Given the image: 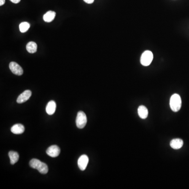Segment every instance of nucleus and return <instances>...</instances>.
Listing matches in <instances>:
<instances>
[{
    "mask_svg": "<svg viewBox=\"0 0 189 189\" xmlns=\"http://www.w3.org/2000/svg\"><path fill=\"white\" fill-rule=\"evenodd\" d=\"M182 101L179 94H172L170 100V106L172 111L177 112L181 109Z\"/></svg>",
    "mask_w": 189,
    "mask_h": 189,
    "instance_id": "obj_2",
    "label": "nucleus"
},
{
    "mask_svg": "<svg viewBox=\"0 0 189 189\" xmlns=\"http://www.w3.org/2000/svg\"><path fill=\"white\" fill-rule=\"evenodd\" d=\"M61 150L57 146L53 145L47 149L46 154L50 157L55 158L59 155Z\"/></svg>",
    "mask_w": 189,
    "mask_h": 189,
    "instance_id": "obj_7",
    "label": "nucleus"
},
{
    "mask_svg": "<svg viewBox=\"0 0 189 189\" xmlns=\"http://www.w3.org/2000/svg\"><path fill=\"white\" fill-rule=\"evenodd\" d=\"M56 105L54 101L51 100L48 102L46 107V111L49 115H52L56 111Z\"/></svg>",
    "mask_w": 189,
    "mask_h": 189,
    "instance_id": "obj_10",
    "label": "nucleus"
},
{
    "mask_svg": "<svg viewBox=\"0 0 189 189\" xmlns=\"http://www.w3.org/2000/svg\"><path fill=\"white\" fill-rule=\"evenodd\" d=\"M138 113L140 118L143 119L147 118L148 116V111L147 108L143 105L140 106L138 108Z\"/></svg>",
    "mask_w": 189,
    "mask_h": 189,
    "instance_id": "obj_12",
    "label": "nucleus"
},
{
    "mask_svg": "<svg viewBox=\"0 0 189 189\" xmlns=\"http://www.w3.org/2000/svg\"><path fill=\"white\" fill-rule=\"evenodd\" d=\"M30 27V25L29 23L26 22H22L21 24H19V25L20 32L21 33L26 32L28 30Z\"/></svg>",
    "mask_w": 189,
    "mask_h": 189,
    "instance_id": "obj_16",
    "label": "nucleus"
},
{
    "mask_svg": "<svg viewBox=\"0 0 189 189\" xmlns=\"http://www.w3.org/2000/svg\"><path fill=\"white\" fill-rule=\"evenodd\" d=\"M55 16H56V13L55 12L52 11H48L44 15V21L46 22H51L54 20Z\"/></svg>",
    "mask_w": 189,
    "mask_h": 189,
    "instance_id": "obj_14",
    "label": "nucleus"
},
{
    "mask_svg": "<svg viewBox=\"0 0 189 189\" xmlns=\"http://www.w3.org/2000/svg\"><path fill=\"white\" fill-rule=\"evenodd\" d=\"M153 58L154 56L152 52L150 51H146L141 55L140 62L143 66H149L152 62Z\"/></svg>",
    "mask_w": 189,
    "mask_h": 189,
    "instance_id": "obj_3",
    "label": "nucleus"
},
{
    "mask_svg": "<svg viewBox=\"0 0 189 189\" xmlns=\"http://www.w3.org/2000/svg\"><path fill=\"white\" fill-rule=\"evenodd\" d=\"M84 1L86 3L88 4L93 3L94 1V0H84Z\"/></svg>",
    "mask_w": 189,
    "mask_h": 189,
    "instance_id": "obj_17",
    "label": "nucleus"
},
{
    "mask_svg": "<svg viewBox=\"0 0 189 189\" xmlns=\"http://www.w3.org/2000/svg\"><path fill=\"white\" fill-rule=\"evenodd\" d=\"M32 95V92L30 90H26L23 93H22L17 99V103L19 104L25 103L27 101Z\"/></svg>",
    "mask_w": 189,
    "mask_h": 189,
    "instance_id": "obj_8",
    "label": "nucleus"
},
{
    "mask_svg": "<svg viewBox=\"0 0 189 189\" xmlns=\"http://www.w3.org/2000/svg\"><path fill=\"white\" fill-rule=\"evenodd\" d=\"M87 122V119L86 114L80 111L77 113V117L76 119V123L78 128L83 129L85 127Z\"/></svg>",
    "mask_w": 189,
    "mask_h": 189,
    "instance_id": "obj_4",
    "label": "nucleus"
},
{
    "mask_svg": "<svg viewBox=\"0 0 189 189\" xmlns=\"http://www.w3.org/2000/svg\"><path fill=\"white\" fill-rule=\"evenodd\" d=\"M183 141L181 139H174L170 142V146L174 149H179L182 147Z\"/></svg>",
    "mask_w": 189,
    "mask_h": 189,
    "instance_id": "obj_11",
    "label": "nucleus"
},
{
    "mask_svg": "<svg viewBox=\"0 0 189 189\" xmlns=\"http://www.w3.org/2000/svg\"><path fill=\"white\" fill-rule=\"evenodd\" d=\"M89 159L87 155L84 154L80 156L78 160V165L80 170L84 171L88 165Z\"/></svg>",
    "mask_w": 189,
    "mask_h": 189,
    "instance_id": "obj_6",
    "label": "nucleus"
},
{
    "mask_svg": "<svg viewBox=\"0 0 189 189\" xmlns=\"http://www.w3.org/2000/svg\"><path fill=\"white\" fill-rule=\"evenodd\" d=\"M5 0H0V5L2 6V5H4L5 3Z\"/></svg>",
    "mask_w": 189,
    "mask_h": 189,
    "instance_id": "obj_19",
    "label": "nucleus"
},
{
    "mask_svg": "<svg viewBox=\"0 0 189 189\" xmlns=\"http://www.w3.org/2000/svg\"><path fill=\"white\" fill-rule=\"evenodd\" d=\"M37 44L34 42H30L26 45V50L30 53H35L37 51Z\"/></svg>",
    "mask_w": 189,
    "mask_h": 189,
    "instance_id": "obj_15",
    "label": "nucleus"
},
{
    "mask_svg": "<svg viewBox=\"0 0 189 189\" xmlns=\"http://www.w3.org/2000/svg\"><path fill=\"white\" fill-rule=\"evenodd\" d=\"M29 164L31 168L37 169L40 173L45 175L48 172V168L46 164L41 162L38 159H32Z\"/></svg>",
    "mask_w": 189,
    "mask_h": 189,
    "instance_id": "obj_1",
    "label": "nucleus"
},
{
    "mask_svg": "<svg viewBox=\"0 0 189 189\" xmlns=\"http://www.w3.org/2000/svg\"><path fill=\"white\" fill-rule=\"evenodd\" d=\"M12 2H13V3L17 4L18 3H19L21 0H10Z\"/></svg>",
    "mask_w": 189,
    "mask_h": 189,
    "instance_id": "obj_18",
    "label": "nucleus"
},
{
    "mask_svg": "<svg viewBox=\"0 0 189 189\" xmlns=\"http://www.w3.org/2000/svg\"><path fill=\"white\" fill-rule=\"evenodd\" d=\"M12 132L16 135H19V134H22L23 133L25 130V128L23 125L20 123H18L15 124L12 126L11 129Z\"/></svg>",
    "mask_w": 189,
    "mask_h": 189,
    "instance_id": "obj_9",
    "label": "nucleus"
},
{
    "mask_svg": "<svg viewBox=\"0 0 189 189\" xmlns=\"http://www.w3.org/2000/svg\"><path fill=\"white\" fill-rule=\"evenodd\" d=\"M8 156L10 157V163L11 165H14L18 162L19 159V154L17 152L11 151L8 152Z\"/></svg>",
    "mask_w": 189,
    "mask_h": 189,
    "instance_id": "obj_13",
    "label": "nucleus"
},
{
    "mask_svg": "<svg viewBox=\"0 0 189 189\" xmlns=\"http://www.w3.org/2000/svg\"><path fill=\"white\" fill-rule=\"evenodd\" d=\"M9 68L12 72L16 75L21 76L23 74V70L22 68L18 64V63L12 62L10 63Z\"/></svg>",
    "mask_w": 189,
    "mask_h": 189,
    "instance_id": "obj_5",
    "label": "nucleus"
}]
</instances>
